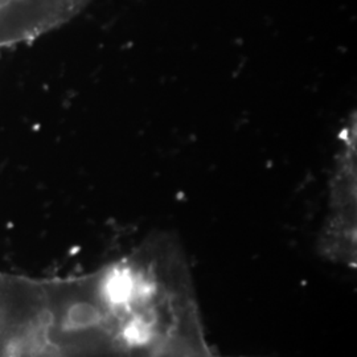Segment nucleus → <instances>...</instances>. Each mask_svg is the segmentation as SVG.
I'll use <instances>...</instances> for the list:
<instances>
[{"instance_id":"nucleus-1","label":"nucleus","mask_w":357,"mask_h":357,"mask_svg":"<svg viewBox=\"0 0 357 357\" xmlns=\"http://www.w3.org/2000/svg\"><path fill=\"white\" fill-rule=\"evenodd\" d=\"M330 187L328 215L320 233V253L349 268L356 264V118L340 131Z\"/></svg>"},{"instance_id":"nucleus-2","label":"nucleus","mask_w":357,"mask_h":357,"mask_svg":"<svg viewBox=\"0 0 357 357\" xmlns=\"http://www.w3.org/2000/svg\"><path fill=\"white\" fill-rule=\"evenodd\" d=\"M44 280L0 271V357H24L44 339Z\"/></svg>"},{"instance_id":"nucleus-3","label":"nucleus","mask_w":357,"mask_h":357,"mask_svg":"<svg viewBox=\"0 0 357 357\" xmlns=\"http://www.w3.org/2000/svg\"><path fill=\"white\" fill-rule=\"evenodd\" d=\"M93 0H0V51L69 23Z\"/></svg>"}]
</instances>
